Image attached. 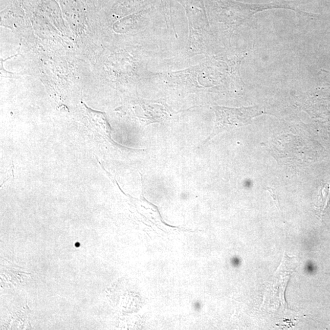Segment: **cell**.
<instances>
[{
	"label": "cell",
	"instance_id": "cell-1",
	"mask_svg": "<svg viewBox=\"0 0 330 330\" xmlns=\"http://www.w3.org/2000/svg\"><path fill=\"white\" fill-rule=\"evenodd\" d=\"M214 110L216 114L215 127L205 143L223 131L251 124L253 118L263 113L258 107L229 108L218 106Z\"/></svg>",
	"mask_w": 330,
	"mask_h": 330
},
{
	"label": "cell",
	"instance_id": "cell-2",
	"mask_svg": "<svg viewBox=\"0 0 330 330\" xmlns=\"http://www.w3.org/2000/svg\"><path fill=\"white\" fill-rule=\"evenodd\" d=\"M267 190L269 191L270 196H272L273 201H274L275 206L277 207L278 209H280V204L279 203L278 197L277 194L275 192V191L271 189V188H268Z\"/></svg>",
	"mask_w": 330,
	"mask_h": 330
}]
</instances>
